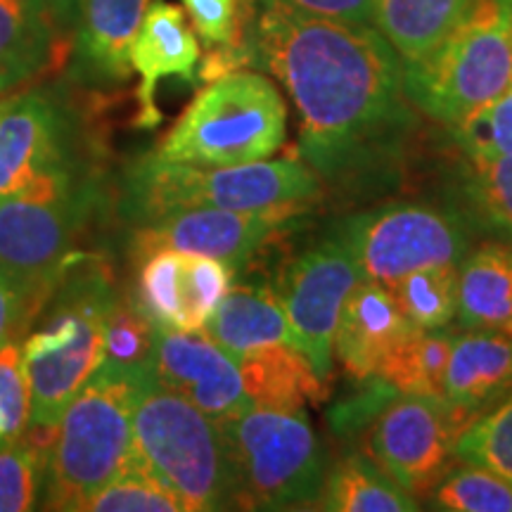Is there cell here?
<instances>
[{"label":"cell","mask_w":512,"mask_h":512,"mask_svg":"<svg viewBox=\"0 0 512 512\" xmlns=\"http://www.w3.org/2000/svg\"><path fill=\"white\" fill-rule=\"evenodd\" d=\"M55 427L27 425L22 437L0 448V512H27L41 503Z\"/></svg>","instance_id":"29"},{"label":"cell","mask_w":512,"mask_h":512,"mask_svg":"<svg viewBox=\"0 0 512 512\" xmlns=\"http://www.w3.org/2000/svg\"><path fill=\"white\" fill-rule=\"evenodd\" d=\"M453 332L444 328H413L382 358L377 377L389 382L399 394H420L441 399Z\"/></svg>","instance_id":"28"},{"label":"cell","mask_w":512,"mask_h":512,"mask_svg":"<svg viewBox=\"0 0 512 512\" xmlns=\"http://www.w3.org/2000/svg\"><path fill=\"white\" fill-rule=\"evenodd\" d=\"M131 456L181 498L185 512L238 508L221 425L152 373L133 406Z\"/></svg>","instance_id":"6"},{"label":"cell","mask_w":512,"mask_h":512,"mask_svg":"<svg viewBox=\"0 0 512 512\" xmlns=\"http://www.w3.org/2000/svg\"><path fill=\"white\" fill-rule=\"evenodd\" d=\"M3 446H8V437H5L3 427H0V448H3Z\"/></svg>","instance_id":"40"},{"label":"cell","mask_w":512,"mask_h":512,"mask_svg":"<svg viewBox=\"0 0 512 512\" xmlns=\"http://www.w3.org/2000/svg\"><path fill=\"white\" fill-rule=\"evenodd\" d=\"M512 86V0H470L420 60L403 64L413 107L456 126Z\"/></svg>","instance_id":"5"},{"label":"cell","mask_w":512,"mask_h":512,"mask_svg":"<svg viewBox=\"0 0 512 512\" xmlns=\"http://www.w3.org/2000/svg\"><path fill=\"white\" fill-rule=\"evenodd\" d=\"M453 181V207L470 221L472 230L512 240V155H460Z\"/></svg>","instance_id":"25"},{"label":"cell","mask_w":512,"mask_h":512,"mask_svg":"<svg viewBox=\"0 0 512 512\" xmlns=\"http://www.w3.org/2000/svg\"><path fill=\"white\" fill-rule=\"evenodd\" d=\"M460 432L463 425L444 399L396 394L373 415L366 451L370 460L420 503L430 498L456 460L453 446Z\"/></svg>","instance_id":"12"},{"label":"cell","mask_w":512,"mask_h":512,"mask_svg":"<svg viewBox=\"0 0 512 512\" xmlns=\"http://www.w3.org/2000/svg\"><path fill=\"white\" fill-rule=\"evenodd\" d=\"M110 266L76 254L43 306V325L22 342L29 425L55 427L67 403L105 361V323L117 299Z\"/></svg>","instance_id":"3"},{"label":"cell","mask_w":512,"mask_h":512,"mask_svg":"<svg viewBox=\"0 0 512 512\" xmlns=\"http://www.w3.org/2000/svg\"><path fill=\"white\" fill-rule=\"evenodd\" d=\"M136 302L157 325L197 332L233 285L235 275L219 259L159 249L143 256Z\"/></svg>","instance_id":"16"},{"label":"cell","mask_w":512,"mask_h":512,"mask_svg":"<svg viewBox=\"0 0 512 512\" xmlns=\"http://www.w3.org/2000/svg\"><path fill=\"white\" fill-rule=\"evenodd\" d=\"M460 155L510 157L512 155V86L484 107L467 114L448 128Z\"/></svg>","instance_id":"35"},{"label":"cell","mask_w":512,"mask_h":512,"mask_svg":"<svg viewBox=\"0 0 512 512\" xmlns=\"http://www.w3.org/2000/svg\"><path fill=\"white\" fill-rule=\"evenodd\" d=\"M202 332L235 361L273 344H292L290 323L271 283L245 275L230 285Z\"/></svg>","instance_id":"22"},{"label":"cell","mask_w":512,"mask_h":512,"mask_svg":"<svg viewBox=\"0 0 512 512\" xmlns=\"http://www.w3.org/2000/svg\"><path fill=\"white\" fill-rule=\"evenodd\" d=\"M320 508L330 512H415L420 503L408 496L375 460L363 453L342 456L325 472Z\"/></svg>","instance_id":"26"},{"label":"cell","mask_w":512,"mask_h":512,"mask_svg":"<svg viewBox=\"0 0 512 512\" xmlns=\"http://www.w3.org/2000/svg\"><path fill=\"white\" fill-rule=\"evenodd\" d=\"M150 366L102 361L67 403L55 427L43 472L46 510H83L131 460V420Z\"/></svg>","instance_id":"4"},{"label":"cell","mask_w":512,"mask_h":512,"mask_svg":"<svg viewBox=\"0 0 512 512\" xmlns=\"http://www.w3.org/2000/svg\"><path fill=\"white\" fill-rule=\"evenodd\" d=\"M67 171L76 164L62 102L43 88L0 100V202Z\"/></svg>","instance_id":"14"},{"label":"cell","mask_w":512,"mask_h":512,"mask_svg":"<svg viewBox=\"0 0 512 512\" xmlns=\"http://www.w3.org/2000/svg\"><path fill=\"white\" fill-rule=\"evenodd\" d=\"M413 328L387 287L361 280L339 316L335 358L351 377L366 380L377 373L382 358Z\"/></svg>","instance_id":"20"},{"label":"cell","mask_w":512,"mask_h":512,"mask_svg":"<svg viewBox=\"0 0 512 512\" xmlns=\"http://www.w3.org/2000/svg\"><path fill=\"white\" fill-rule=\"evenodd\" d=\"M157 323L140 309L133 297L117 294L105 323V361L114 366H150Z\"/></svg>","instance_id":"34"},{"label":"cell","mask_w":512,"mask_h":512,"mask_svg":"<svg viewBox=\"0 0 512 512\" xmlns=\"http://www.w3.org/2000/svg\"><path fill=\"white\" fill-rule=\"evenodd\" d=\"M31 392L24 368L22 342H8L0 349V427L8 444L19 439L29 425Z\"/></svg>","instance_id":"36"},{"label":"cell","mask_w":512,"mask_h":512,"mask_svg":"<svg viewBox=\"0 0 512 512\" xmlns=\"http://www.w3.org/2000/svg\"><path fill=\"white\" fill-rule=\"evenodd\" d=\"M200 60V41L190 29L185 12L166 0H152L128 50L131 69L140 76L136 93L138 128H155L162 124V112L157 107L159 81L176 76L185 83H197Z\"/></svg>","instance_id":"17"},{"label":"cell","mask_w":512,"mask_h":512,"mask_svg":"<svg viewBox=\"0 0 512 512\" xmlns=\"http://www.w3.org/2000/svg\"><path fill=\"white\" fill-rule=\"evenodd\" d=\"M337 233L354 254L363 280L392 285L427 266L460 264L472 247L470 221L451 202H384L344 216Z\"/></svg>","instance_id":"10"},{"label":"cell","mask_w":512,"mask_h":512,"mask_svg":"<svg viewBox=\"0 0 512 512\" xmlns=\"http://www.w3.org/2000/svg\"><path fill=\"white\" fill-rule=\"evenodd\" d=\"M242 3H249V0H238V8H240V5H242Z\"/></svg>","instance_id":"41"},{"label":"cell","mask_w":512,"mask_h":512,"mask_svg":"<svg viewBox=\"0 0 512 512\" xmlns=\"http://www.w3.org/2000/svg\"><path fill=\"white\" fill-rule=\"evenodd\" d=\"M88 512H185L183 501L131 456L124 470L86 503Z\"/></svg>","instance_id":"33"},{"label":"cell","mask_w":512,"mask_h":512,"mask_svg":"<svg viewBox=\"0 0 512 512\" xmlns=\"http://www.w3.org/2000/svg\"><path fill=\"white\" fill-rule=\"evenodd\" d=\"M456 318L463 330L512 335V240H486L463 256Z\"/></svg>","instance_id":"23"},{"label":"cell","mask_w":512,"mask_h":512,"mask_svg":"<svg viewBox=\"0 0 512 512\" xmlns=\"http://www.w3.org/2000/svg\"><path fill=\"white\" fill-rule=\"evenodd\" d=\"M363 275L335 223L278 266L273 290L278 294L292 344L309 358L325 384L335 368V332L349 294Z\"/></svg>","instance_id":"11"},{"label":"cell","mask_w":512,"mask_h":512,"mask_svg":"<svg viewBox=\"0 0 512 512\" xmlns=\"http://www.w3.org/2000/svg\"><path fill=\"white\" fill-rule=\"evenodd\" d=\"M242 384L252 406L275 411H304L328 399L325 384L311 368L309 358L292 344L252 351L238 361Z\"/></svg>","instance_id":"24"},{"label":"cell","mask_w":512,"mask_h":512,"mask_svg":"<svg viewBox=\"0 0 512 512\" xmlns=\"http://www.w3.org/2000/svg\"><path fill=\"white\" fill-rule=\"evenodd\" d=\"M453 456L486 467L512 484V394L460 432Z\"/></svg>","instance_id":"32"},{"label":"cell","mask_w":512,"mask_h":512,"mask_svg":"<svg viewBox=\"0 0 512 512\" xmlns=\"http://www.w3.org/2000/svg\"><path fill=\"white\" fill-rule=\"evenodd\" d=\"M458 266L460 264L427 266L387 285L403 316L411 320L415 328H446L456 318Z\"/></svg>","instance_id":"30"},{"label":"cell","mask_w":512,"mask_h":512,"mask_svg":"<svg viewBox=\"0 0 512 512\" xmlns=\"http://www.w3.org/2000/svg\"><path fill=\"white\" fill-rule=\"evenodd\" d=\"M150 373L216 422H226L252 406L238 361L202 330L181 332L157 325Z\"/></svg>","instance_id":"15"},{"label":"cell","mask_w":512,"mask_h":512,"mask_svg":"<svg viewBox=\"0 0 512 512\" xmlns=\"http://www.w3.org/2000/svg\"><path fill=\"white\" fill-rule=\"evenodd\" d=\"M287 136L283 95L261 72L207 81L155 150L169 162L233 166L273 157Z\"/></svg>","instance_id":"7"},{"label":"cell","mask_w":512,"mask_h":512,"mask_svg":"<svg viewBox=\"0 0 512 512\" xmlns=\"http://www.w3.org/2000/svg\"><path fill=\"white\" fill-rule=\"evenodd\" d=\"M512 394V335L465 330L453 335L444 396L463 430Z\"/></svg>","instance_id":"19"},{"label":"cell","mask_w":512,"mask_h":512,"mask_svg":"<svg viewBox=\"0 0 512 512\" xmlns=\"http://www.w3.org/2000/svg\"><path fill=\"white\" fill-rule=\"evenodd\" d=\"M38 316L41 306L8 273L0 271V349L8 342H24Z\"/></svg>","instance_id":"37"},{"label":"cell","mask_w":512,"mask_h":512,"mask_svg":"<svg viewBox=\"0 0 512 512\" xmlns=\"http://www.w3.org/2000/svg\"><path fill=\"white\" fill-rule=\"evenodd\" d=\"M430 501L448 512H512V484L486 467L465 463L448 467Z\"/></svg>","instance_id":"31"},{"label":"cell","mask_w":512,"mask_h":512,"mask_svg":"<svg viewBox=\"0 0 512 512\" xmlns=\"http://www.w3.org/2000/svg\"><path fill=\"white\" fill-rule=\"evenodd\" d=\"M98 200L93 181L67 171L0 202V271L22 285L41 311L76 256V238Z\"/></svg>","instance_id":"9"},{"label":"cell","mask_w":512,"mask_h":512,"mask_svg":"<svg viewBox=\"0 0 512 512\" xmlns=\"http://www.w3.org/2000/svg\"><path fill=\"white\" fill-rule=\"evenodd\" d=\"M323 200V183L304 159L283 157L233 166L169 162L155 152L128 169L124 214L136 226L181 209L268 211L304 219Z\"/></svg>","instance_id":"2"},{"label":"cell","mask_w":512,"mask_h":512,"mask_svg":"<svg viewBox=\"0 0 512 512\" xmlns=\"http://www.w3.org/2000/svg\"><path fill=\"white\" fill-rule=\"evenodd\" d=\"M470 0H373V27L403 64L420 60L453 27Z\"/></svg>","instance_id":"27"},{"label":"cell","mask_w":512,"mask_h":512,"mask_svg":"<svg viewBox=\"0 0 512 512\" xmlns=\"http://www.w3.org/2000/svg\"><path fill=\"white\" fill-rule=\"evenodd\" d=\"M150 0H83L69 50V69L79 86L93 91L124 86L131 76L133 36Z\"/></svg>","instance_id":"18"},{"label":"cell","mask_w":512,"mask_h":512,"mask_svg":"<svg viewBox=\"0 0 512 512\" xmlns=\"http://www.w3.org/2000/svg\"><path fill=\"white\" fill-rule=\"evenodd\" d=\"M278 3L313 17L373 24V0H278Z\"/></svg>","instance_id":"38"},{"label":"cell","mask_w":512,"mask_h":512,"mask_svg":"<svg viewBox=\"0 0 512 512\" xmlns=\"http://www.w3.org/2000/svg\"><path fill=\"white\" fill-rule=\"evenodd\" d=\"M219 425L238 508L297 510L320 501L328 465L304 411L249 406Z\"/></svg>","instance_id":"8"},{"label":"cell","mask_w":512,"mask_h":512,"mask_svg":"<svg viewBox=\"0 0 512 512\" xmlns=\"http://www.w3.org/2000/svg\"><path fill=\"white\" fill-rule=\"evenodd\" d=\"M69 50L43 0H0V95L62 67Z\"/></svg>","instance_id":"21"},{"label":"cell","mask_w":512,"mask_h":512,"mask_svg":"<svg viewBox=\"0 0 512 512\" xmlns=\"http://www.w3.org/2000/svg\"><path fill=\"white\" fill-rule=\"evenodd\" d=\"M245 64L285 86L299 114V155L339 190L387 185L418 131L403 62L373 24L256 0L242 38Z\"/></svg>","instance_id":"1"},{"label":"cell","mask_w":512,"mask_h":512,"mask_svg":"<svg viewBox=\"0 0 512 512\" xmlns=\"http://www.w3.org/2000/svg\"><path fill=\"white\" fill-rule=\"evenodd\" d=\"M43 3H46V10H48L50 19H53L57 34L72 43L83 0H43Z\"/></svg>","instance_id":"39"},{"label":"cell","mask_w":512,"mask_h":512,"mask_svg":"<svg viewBox=\"0 0 512 512\" xmlns=\"http://www.w3.org/2000/svg\"><path fill=\"white\" fill-rule=\"evenodd\" d=\"M299 223L302 219H285L268 211L181 209L138 226L133 235V254L136 259H143L159 249H174L183 254L211 256L223 261L235 278H240L275 238L297 228Z\"/></svg>","instance_id":"13"}]
</instances>
